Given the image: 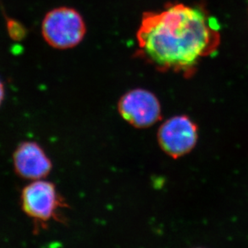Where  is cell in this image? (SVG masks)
Wrapping results in <instances>:
<instances>
[{"label": "cell", "mask_w": 248, "mask_h": 248, "mask_svg": "<svg viewBox=\"0 0 248 248\" xmlns=\"http://www.w3.org/2000/svg\"><path fill=\"white\" fill-rule=\"evenodd\" d=\"M198 140L197 124L186 115H176L160 125L157 141L170 157L177 159L190 153Z\"/></svg>", "instance_id": "5b68a950"}, {"label": "cell", "mask_w": 248, "mask_h": 248, "mask_svg": "<svg viewBox=\"0 0 248 248\" xmlns=\"http://www.w3.org/2000/svg\"><path fill=\"white\" fill-rule=\"evenodd\" d=\"M81 15L69 7H59L46 13L41 24L44 41L52 48L66 50L78 46L86 36Z\"/></svg>", "instance_id": "7a4b0ae2"}, {"label": "cell", "mask_w": 248, "mask_h": 248, "mask_svg": "<svg viewBox=\"0 0 248 248\" xmlns=\"http://www.w3.org/2000/svg\"><path fill=\"white\" fill-rule=\"evenodd\" d=\"M13 164L19 177L31 181L43 179L53 168L43 148L33 141H25L17 146L13 154Z\"/></svg>", "instance_id": "8992f818"}, {"label": "cell", "mask_w": 248, "mask_h": 248, "mask_svg": "<svg viewBox=\"0 0 248 248\" xmlns=\"http://www.w3.org/2000/svg\"><path fill=\"white\" fill-rule=\"evenodd\" d=\"M22 208L35 222L46 226L53 219H59V210L66 206L52 182L32 181L22 191Z\"/></svg>", "instance_id": "3957f363"}, {"label": "cell", "mask_w": 248, "mask_h": 248, "mask_svg": "<svg viewBox=\"0 0 248 248\" xmlns=\"http://www.w3.org/2000/svg\"><path fill=\"white\" fill-rule=\"evenodd\" d=\"M120 116L136 128H148L159 122L161 106L157 97L144 89H135L124 93L118 103Z\"/></svg>", "instance_id": "277c9868"}, {"label": "cell", "mask_w": 248, "mask_h": 248, "mask_svg": "<svg viewBox=\"0 0 248 248\" xmlns=\"http://www.w3.org/2000/svg\"><path fill=\"white\" fill-rule=\"evenodd\" d=\"M5 97V88L3 82L0 79V107L2 106V102L4 100Z\"/></svg>", "instance_id": "ba28073f"}, {"label": "cell", "mask_w": 248, "mask_h": 248, "mask_svg": "<svg viewBox=\"0 0 248 248\" xmlns=\"http://www.w3.org/2000/svg\"><path fill=\"white\" fill-rule=\"evenodd\" d=\"M136 39L139 55L158 70L190 76L203 58L217 50L221 35L204 7L172 3L144 13Z\"/></svg>", "instance_id": "6da1fadb"}, {"label": "cell", "mask_w": 248, "mask_h": 248, "mask_svg": "<svg viewBox=\"0 0 248 248\" xmlns=\"http://www.w3.org/2000/svg\"><path fill=\"white\" fill-rule=\"evenodd\" d=\"M7 29L9 36L14 40H21L26 36V29L21 23L14 19H7Z\"/></svg>", "instance_id": "52a82bcc"}]
</instances>
